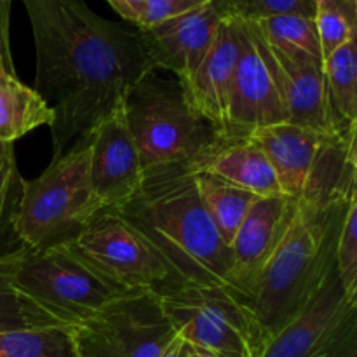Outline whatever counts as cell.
Instances as JSON below:
<instances>
[{
  "instance_id": "cell-1",
  "label": "cell",
  "mask_w": 357,
  "mask_h": 357,
  "mask_svg": "<svg viewBox=\"0 0 357 357\" xmlns=\"http://www.w3.org/2000/svg\"><path fill=\"white\" fill-rule=\"evenodd\" d=\"M35 45L33 89L54 112L52 157L124 107L157 70L143 30L98 16L84 0H23Z\"/></svg>"
},
{
  "instance_id": "cell-2",
  "label": "cell",
  "mask_w": 357,
  "mask_h": 357,
  "mask_svg": "<svg viewBox=\"0 0 357 357\" xmlns=\"http://www.w3.org/2000/svg\"><path fill=\"white\" fill-rule=\"evenodd\" d=\"M131 223L181 284L232 289V255L209 218L190 166L145 171L138 190L112 209Z\"/></svg>"
},
{
  "instance_id": "cell-3",
  "label": "cell",
  "mask_w": 357,
  "mask_h": 357,
  "mask_svg": "<svg viewBox=\"0 0 357 357\" xmlns=\"http://www.w3.org/2000/svg\"><path fill=\"white\" fill-rule=\"evenodd\" d=\"M349 199L330 204L296 202L274 253L251 284L237 293L267 342L305 309L335 268V246Z\"/></svg>"
},
{
  "instance_id": "cell-4",
  "label": "cell",
  "mask_w": 357,
  "mask_h": 357,
  "mask_svg": "<svg viewBox=\"0 0 357 357\" xmlns=\"http://www.w3.org/2000/svg\"><path fill=\"white\" fill-rule=\"evenodd\" d=\"M124 114L143 173L197 167L225 139L195 110L178 80L160 79L155 72L132 87Z\"/></svg>"
},
{
  "instance_id": "cell-5",
  "label": "cell",
  "mask_w": 357,
  "mask_h": 357,
  "mask_svg": "<svg viewBox=\"0 0 357 357\" xmlns=\"http://www.w3.org/2000/svg\"><path fill=\"white\" fill-rule=\"evenodd\" d=\"M89 180V135L77 139L33 180H23L14 230L30 251L75 239L101 211Z\"/></svg>"
},
{
  "instance_id": "cell-6",
  "label": "cell",
  "mask_w": 357,
  "mask_h": 357,
  "mask_svg": "<svg viewBox=\"0 0 357 357\" xmlns=\"http://www.w3.org/2000/svg\"><path fill=\"white\" fill-rule=\"evenodd\" d=\"M176 335L222 357H260L267 345L260 324L234 289L174 284L159 291Z\"/></svg>"
},
{
  "instance_id": "cell-7",
  "label": "cell",
  "mask_w": 357,
  "mask_h": 357,
  "mask_svg": "<svg viewBox=\"0 0 357 357\" xmlns=\"http://www.w3.org/2000/svg\"><path fill=\"white\" fill-rule=\"evenodd\" d=\"M13 282L66 326L79 323L128 293L73 253L66 244L30 251L20 248Z\"/></svg>"
},
{
  "instance_id": "cell-8",
  "label": "cell",
  "mask_w": 357,
  "mask_h": 357,
  "mask_svg": "<svg viewBox=\"0 0 357 357\" xmlns=\"http://www.w3.org/2000/svg\"><path fill=\"white\" fill-rule=\"evenodd\" d=\"M79 357H160L176 338L157 291H128L70 326Z\"/></svg>"
},
{
  "instance_id": "cell-9",
  "label": "cell",
  "mask_w": 357,
  "mask_h": 357,
  "mask_svg": "<svg viewBox=\"0 0 357 357\" xmlns=\"http://www.w3.org/2000/svg\"><path fill=\"white\" fill-rule=\"evenodd\" d=\"M66 246L128 291L159 293L181 284L152 244L112 209H101Z\"/></svg>"
},
{
  "instance_id": "cell-10",
  "label": "cell",
  "mask_w": 357,
  "mask_h": 357,
  "mask_svg": "<svg viewBox=\"0 0 357 357\" xmlns=\"http://www.w3.org/2000/svg\"><path fill=\"white\" fill-rule=\"evenodd\" d=\"M260 357H357V303L345 296L337 268L305 309L267 342Z\"/></svg>"
},
{
  "instance_id": "cell-11",
  "label": "cell",
  "mask_w": 357,
  "mask_h": 357,
  "mask_svg": "<svg viewBox=\"0 0 357 357\" xmlns=\"http://www.w3.org/2000/svg\"><path fill=\"white\" fill-rule=\"evenodd\" d=\"M248 26L278 84L289 124L314 129L324 135L345 136L357 131V126L345 128L331 108L323 61L296 52L281 51L268 44L253 24L248 23Z\"/></svg>"
},
{
  "instance_id": "cell-12",
  "label": "cell",
  "mask_w": 357,
  "mask_h": 357,
  "mask_svg": "<svg viewBox=\"0 0 357 357\" xmlns=\"http://www.w3.org/2000/svg\"><path fill=\"white\" fill-rule=\"evenodd\" d=\"M288 122L274 77L248 23L239 20V58L232 80L227 139L250 138L260 129Z\"/></svg>"
},
{
  "instance_id": "cell-13",
  "label": "cell",
  "mask_w": 357,
  "mask_h": 357,
  "mask_svg": "<svg viewBox=\"0 0 357 357\" xmlns=\"http://www.w3.org/2000/svg\"><path fill=\"white\" fill-rule=\"evenodd\" d=\"M143 178L124 107L115 110L89 132V180L103 209H117L138 190Z\"/></svg>"
},
{
  "instance_id": "cell-14",
  "label": "cell",
  "mask_w": 357,
  "mask_h": 357,
  "mask_svg": "<svg viewBox=\"0 0 357 357\" xmlns=\"http://www.w3.org/2000/svg\"><path fill=\"white\" fill-rule=\"evenodd\" d=\"M227 14L215 0L143 30L157 68L169 70L187 87L208 54Z\"/></svg>"
},
{
  "instance_id": "cell-15",
  "label": "cell",
  "mask_w": 357,
  "mask_h": 357,
  "mask_svg": "<svg viewBox=\"0 0 357 357\" xmlns=\"http://www.w3.org/2000/svg\"><path fill=\"white\" fill-rule=\"evenodd\" d=\"M295 199L284 194L255 199L232 243V289L243 293L284 236L296 209Z\"/></svg>"
},
{
  "instance_id": "cell-16",
  "label": "cell",
  "mask_w": 357,
  "mask_h": 357,
  "mask_svg": "<svg viewBox=\"0 0 357 357\" xmlns=\"http://www.w3.org/2000/svg\"><path fill=\"white\" fill-rule=\"evenodd\" d=\"M237 58H239V20L227 16L220 23L208 54L199 65L190 84L183 89L195 110L225 139Z\"/></svg>"
},
{
  "instance_id": "cell-17",
  "label": "cell",
  "mask_w": 357,
  "mask_h": 357,
  "mask_svg": "<svg viewBox=\"0 0 357 357\" xmlns=\"http://www.w3.org/2000/svg\"><path fill=\"white\" fill-rule=\"evenodd\" d=\"M194 169L222 178L258 197L282 194L267 155L251 138L223 139Z\"/></svg>"
},
{
  "instance_id": "cell-18",
  "label": "cell",
  "mask_w": 357,
  "mask_h": 357,
  "mask_svg": "<svg viewBox=\"0 0 357 357\" xmlns=\"http://www.w3.org/2000/svg\"><path fill=\"white\" fill-rule=\"evenodd\" d=\"M54 112L44 98L16 75L0 73V142L13 143L40 126H51Z\"/></svg>"
},
{
  "instance_id": "cell-19",
  "label": "cell",
  "mask_w": 357,
  "mask_h": 357,
  "mask_svg": "<svg viewBox=\"0 0 357 357\" xmlns=\"http://www.w3.org/2000/svg\"><path fill=\"white\" fill-rule=\"evenodd\" d=\"M195 185L209 218L230 248L237 229L258 195L204 171H195Z\"/></svg>"
},
{
  "instance_id": "cell-20",
  "label": "cell",
  "mask_w": 357,
  "mask_h": 357,
  "mask_svg": "<svg viewBox=\"0 0 357 357\" xmlns=\"http://www.w3.org/2000/svg\"><path fill=\"white\" fill-rule=\"evenodd\" d=\"M324 80L331 108L345 128L357 126V47L349 40L324 59Z\"/></svg>"
},
{
  "instance_id": "cell-21",
  "label": "cell",
  "mask_w": 357,
  "mask_h": 357,
  "mask_svg": "<svg viewBox=\"0 0 357 357\" xmlns=\"http://www.w3.org/2000/svg\"><path fill=\"white\" fill-rule=\"evenodd\" d=\"M16 253L0 257V333L23 328L59 326L61 321L56 319L51 312L28 298L13 282V267ZM66 326V324H65Z\"/></svg>"
},
{
  "instance_id": "cell-22",
  "label": "cell",
  "mask_w": 357,
  "mask_h": 357,
  "mask_svg": "<svg viewBox=\"0 0 357 357\" xmlns=\"http://www.w3.org/2000/svg\"><path fill=\"white\" fill-rule=\"evenodd\" d=\"M0 357H79L70 326L23 328L0 333Z\"/></svg>"
},
{
  "instance_id": "cell-23",
  "label": "cell",
  "mask_w": 357,
  "mask_h": 357,
  "mask_svg": "<svg viewBox=\"0 0 357 357\" xmlns=\"http://www.w3.org/2000/svg\"><path fill=\"white\" fill-rule=\"evenodd\" d=\"M251 24L274 47L309 56L324 63L314 17L302 16V14H279Z\"/></svg>"
},
{
  "instance_id": "cell-24",
  "label": "cell",
  "mask_w": 357,
  "mask_h": 357,
  "mask_svg": "<svg viewBox=\"0 0 357 357\" xmlns=\"http://www.w3.org/2000/svg\"><path fill=\"white\" fill-rule=\"evenodd\" d=\"M23 180L17 169L14 145H7L0 152V257L14 253L21 248L14 222L23 192Z\"/></svg>"
},
{
  "instance_id": "cell-25",
  "label": "cell",
  "mask_w": 357,
  "mask_h": 357,
  "mask_svg": "<svg viewBox=\"0 0 357 357\" xmlns=\"http://www.w3.org/2000/svg\"><path fill=\"white\" fill-rule=\"evenodd\" d=\"M356 17L357 0H321L316 3L314 23L324 59L356 38Z\"/></svg>"
},
{
  "instance_id": "cell-26",
  "label": "cell",
  "mask_w": 357,
  "mask_h": 357,
  "mask_svg": "<svg viewBox=\"0 0 357 357\" xmlns=\"http://www.w3.org/2000/svg\"><path fill=\"white\" fill-rule=\"evenodd\" d=\"M335 268L347 300L357 303V194L349 199L338 230Z\"/></svg>"
},
{
  "instance_id": "cell-27",
  "label": "cell",
  "mask_w": 357,
  "mask_h": 357,
  "mask_svg": "<svg viewBox=\"0 0 357 357\" xmlns=\"http://www.w3.org/2000/svg\"><path fill=\"white\" fill-rule=\"evenodd\" d=\"M220 9L230 17L257 23L279 14H302L314 17L316 3L312 0H215Z\"/></svg>"
},
{
  "instance_id": "cell-28",
  "label": "cell",
  "mask_w": 357,
  "mask_h": 357,
  "mask_svg": "<svg viewBox=\"0 0 357 357\" xmlns=\"http://www.w3.org/2000/svg\"><path fill=\"white\" fill-rule=\"evenodd\" d=\"M208 2L211 0H145V10H143L142 23L138 28L146 30L153 24L180 16L192 9H197Z\"/></svg>"
},
{
  "instance_id": "cell-29",
  "label": "cell",
  "mask_w": 357,
  "mask_h": 357,
  "mask_svg": "<svg viewBox=\"0 0 357 357\" xmlns=\"http://www.w3.org/2000/svg\"><path fill=\"white\" fill-rule=\"evenodd\" d=\"M10 2H13V0H0V73L16 75L9 40Z\"/></svg>"
},
{
  "instance_id": "cell-30",
  "label": "cell",
  "mask_w": 357,
  "mask_h": 357,
  "mask_svg": "<svg viewBox=\"0 0 357 357\" xmlns=\"http://www.w3.org/2000/svg\"><path fill=\"white\" fill-rule=\"evenodd\" d=\"M121 17L129 21L135 26H139L143 17V10H145V0H107Z\"/></svg>"
},
{
  "instance_id": "cell-31",
  "label": "cell",
  "mask_w": 357,
  "mask_h": 357,
  "mask_svg": "<svg viewBox=\"0 0 357 357\" xmlns=\"http://www.w3.org/2000/svg\"><path fill=\"white\" fill-rule=\"evenodd\" d=\"M188 347H190V345H188L183 338H180L176 335V338L173 340V344L166 349V352H164L160 357H185L188 352Z\"/></svg>"
},
{
  "instance_id": "cell-32",
  "label": "cell",
  "mask_w": 357,
  "mask_h": 357,
  "mask_svg": "<svg viewBox=\"0 0 357 357\" xmlns=\"http://www.w3.org/2000/svg\"><path fill=\"white\" fill-rule=\"evenodd\" d=\"M185 357H222V356H216V354H211V352L208 351H202V349H195V347H188V352Z\"/></svg>"
},
{
  "instance_id": "cell-33",
  "label": "cell",
  "mask_w": 357,
  "mask_h": 357,
  "mask_svg": "<svg viewBox=\"0 0 357 357\" xmlns=\"http://www.w3.org/2000/svg\"><path fill=\"white\" fill-rule=\"evenodd\" d=\"M7 145H13V143H3V142H0V152H2V150L6 149Z\"/></svg>"
},
{
  "instance_id": "cell-34",
  "label": "cell",
  "mask_w": 357,
  "mask_h": 357,
  "mask_svg": "<svg viewBox=\"0 0 357 357\" xmlns=\"http://www.w3.org/2000/svg\"><path fill=\"white\" fill-rule=\"evenodd\" d=\"M312 2H314V3H317V2H321V0H312Z\"/></svg>"
}]
</instances>
